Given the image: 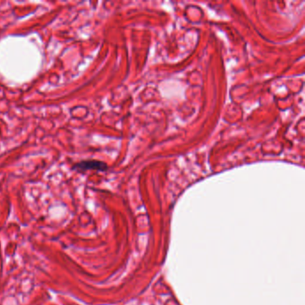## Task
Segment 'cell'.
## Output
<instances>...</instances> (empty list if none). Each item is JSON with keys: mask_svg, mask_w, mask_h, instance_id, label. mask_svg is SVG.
I'll return each mask as SVG.
<instances>
[{"mask_svg": "<svg viewBox=\"0 0 305 305\" xmlns=\"http://www.w3.org/2000/svg\"><path fill=\"white\" fill-rule=\"evenodd\" d=\"M73 169L75 170H99V171H105L108 169L107 164L100 161V160H84L78 163L75 164Z\"/></svg>", "mask_w": 305, "mask_h": 305, "instance_id": "6da1fadb", "label": "cell"}]
</instances>
